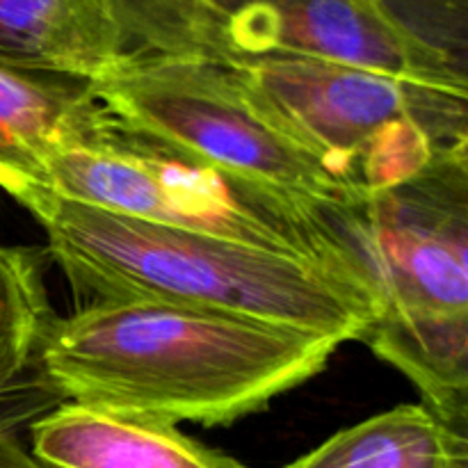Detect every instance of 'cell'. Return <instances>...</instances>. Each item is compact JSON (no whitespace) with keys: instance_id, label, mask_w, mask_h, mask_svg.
Segmentation results:
<instances>
[{"instance_id":"obj_8","label":"cell","mask_w":468,"mask_h":468,"mask_svg":"<svg viewBox=\"0 0 468 468\" xmlns=\"http://www.w3.org/2000/svg\"><path fill=\"white\" fill-rule=\"evenodd\" d=\"M27 432L50 468H245L167 420L85 402H59Z\"/></svg>"},{"instance_id":"obj_12","label":"cell","mask_w":468,"mask_h":468,"mask_svg":"<svg viewBox=\"0 0 468 468\" xmlns=\"http://www.w3.org/2000/svg\"><path fill=\"white\" fill-rule=\"evenodd\" d=\"M53 320L39 251L0 245V388L35 368Z\"/></svg>"},{"instance_id":"obj_1","label":"cell","mask_w":468,"mask_h":468,"mask_svg":"<svg viewBox=\"0 0 468 468\" xmlns=\"http://www.w3.org/2000/svg\"><path fill=\"white\" fill-rule=\"evenodd\" d=\"M338 338L169 302H87L37 366L69 402L227 425L324 370Z\"/></svg>"},{"instance_id":"obj_3","label":"cell","mask_w":468,"mask_h":468,"mask_svg":"<svg viewBox=\"0 0 468 468\" xmlns=\"http://www.w3.org/2000/svg\"><path fill=\"white\" fill-rule=\"evenodd\" d=\"M332 218L375 315L361 336L451 428L468 425V151Z\"/></svg>"},{"instance_id":"obj_10","label":"cell","mask_w":468,"mask_h":468,"mask_svg":"<svg viewBox=\"0 0 468 468\" xmlns=\"http://www.w3.org/2000/svg\"><path fill=\"white\" fill-rule=\"evenodd\" d=\"M108 122L87 82L0 67V186L32 178L48 155L90 142Z\"/></svg>"},{"instance_id":"obj_4","label":"cell","mask_w":468,"mask_h":468,"mask_svg":"<svg viewBox=\"0 0 468 468\" xmlns=\"http://www.w3.org/2000/svg\"><path fill=\"white\" fill-rule=\"evenodd\" d=\"M21 181L91 208L306 261L361 286L334 204H309L233 176L112 117L99 135L55 151Z\"/></svg>"},{"instance_id":"obj_11","label":"cell","mask_w":468,"mask_h":468,"mask_svg":"<svg viewBox=\"0 0 468 468\" xmlns=\"http://www.w3.org/2000/svg\"><path fill=\"white\" fill-rule=\"evenodd\" d=\"M468 464V437L451 432L425 405L373 416L286 468H457Z\"/></svg>"},{"instance_id":"obj_7","label":"cell","mask_w":468,"mask_h":468,"mask_svg":"<svg viewBox=\"0 0 468 468\" xmlns=\"http://www.w3.org/2000/svg\"><path fill=\"white\" fill-rule=\"evenodd\" d=\"M128 131L309 204H352L323 165L261 112L224 64L128 48L87 82Z\"/></svg>"},{"instance_id":"obj_13","label":"cell","mask_w":468,"mask_h":468,"mask_svg":"<svg viewBox=\"0 0 468 468\" xmlns=\"http://www.w3.org/2000/svg\"><path fill=\"white\" fill-rule=\"evenodd\" d=\"M64 402L39 366L26 378L0 388V434H21Z\"/></svg>"},{"instance_id":"obj_14","label":"cell","mask_w":468,"mask_h":468,"mask_svg":"<svg viewBox=\"0 0 468 468\" xmlns=\"http://www.w3.org/2000/svg\"><path fill=\"white\" fill-rule=\"evenodd\" d=\"M0 468H50L37 460L18 434H0Z\"/></svg>"},{"instance_id":"obj_9","label":"cell","mask_w":468,"mask_h":468,"mask_svg":"<svg viewBox=\"0 0 468 468\" xmlns=\"http://www.w3.org/2000/svg\"><path fill=\"white\" fill-rule=\"evenodd\" d=\"M128 50L110 0H0V67L90 82Z\"/></svg>"},{"instance_id":"obj_2","label":"cell","mask_w":468,"mask_h":468,"mask_svg":"<svg viewBox=\"0 0 468 468\" xmlns=\"http://www.w3.org/2000/svg\"><path fill=\"white\" fill-rule=\"evenodd\" d=\"M48 236V254L90 302H169L355 341L375 315L350 279L259 247L69 201L37 183L3 186Z\"/></svg>"},{"instance_id":"obj_6","label":"cell","mask_w":468,"mask_h":468,"mask_svg":"<svg viewBox=\"0 0 468 468\" xmlns=\"http://www.w3.org/2000/svg\"><path fill=\"white\" fill-rule=\"evenodd\" d=\"M128 48L218 64L314 58L468 91L466 64L405 30L382 0H110Z\"/></svg>"},{"instance_id":"obj_5","label":"cell","mask_w":468,"mask_h":468,"mask_svg":"<svg viewBox=\"0 0 468 468\" xmlns=\"http://www.w3.org/2000/svg\"><path fill=\"white\" fill-rule=\"evenodd\" d=\"M224 67L352 199L400 186L443 155L468 151V91L314 58Z\"/></svg>"}]
</instances>
